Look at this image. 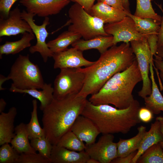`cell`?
<instances>
[{"mask_svg":"<svg viewBox=\"0 0 163 163\" xmlns=\"http://www.w3.org/2000/svg\"><path fill=\"white\" fill-rule=\"evenodd\" d=\"M136 59L130 43L113 46L101 54L94 64L80 68L85 78L83 88L77 96L87 97L97 93L112 76L127 69Z\"/></svg>","mask_w":163,"mask_h":163,"instance_id":"cell-1","label":"cell"},{"mask_svg":"<svg viewBox=\"0 0 163 163\" xmlns=\"http://www.w3.org/2000/svg\"><path fill=\"white\" fill-rule=\"evenodd\" d=\"M88 100L77 95L53 99L42 111V121L45 136L52 145H56L62 136L70 130L81 114Z\"/></svg>","mask_w":163,"mask_h":163,"instance_id":"cell-2","label":"cell"},{"mask_svg":"<svg viewBox=\"0 0 163 163\" xmlns=\"http://www.w3.org/2000/svg\"><path fill=\"white\" fill-rule=\"evenodd\" d=\"M140 108L139 102L135 99L124 109L108 104L95 105L88 100L81 115L90 119L102 134H125L141 122L138 115Z\"/></svg>","mask_w":163,"mask_h":163,"instance_id":"cell-3","label":"cell"},{"mask_svg":"<svg viewBox=\"0 0 163 163\" xmlns=\"http://www.w3.org/2000/svg\"><path fill=\"white\" fill-rule=\"evenodd\" d=\"M142 78L136 59L126 70L115 74L88 101L95 105L111 104L119 109L129 107L134 100V88Z\"/></svg>","mask_w":163,"mask_h":163,"instance_id":"cell-4","label":"cell"},{"mask_svg":"<svg viewBox=\"0 0 163 163\" xmlns=\"http://www.w3.org/2000/svg\"><path fill=\"white\" fill-rule=\"evenodd\" d=\"M10 79L13 82L11 86L20 90L42 89L45 83L38 66L30 60L28 54L18 56L7 77L0 75V90L5 89L2 84Z\"/></svg>","mask_w":163,"mask_h":163,"instance_id":"cell-5","label":"cell"},{"mask_svg":"<svg viewBox=\"0 0 163 163\" xmlns=\"http://www.w3.org/2000/svg\"><path fill=\"white\" fill-rule=\"evenodd\" d=\"M68 16L69 20L63 27L71 24L68 30L79 34L85 40L109 36L105 31L104 22L91 15L78 3H75L71 6Z\"/></svg>","mask_w":163,"mask_h":163,"instance_id":"cell-6","label":"cell"},{"mask_svg":"<svg viewBox=\"0 0 163 163\" xmlns=\"http://www.w3.org/2000/svg\"><path fill=\"white\" fill-rule=\"evenodd\" d=\"M85 78V75L80 68L60 69L54 82L53 98L61 99L77 95L83 88Z\"/></svg>","mask_w":163,"mask_h":163,"instance_id":"cell-7","label":"cell"},{"mask_svg":"<svg viewBox=\"0 0 163 163\" xmlns=\"http://www.w3.org/2000/svg\"><path fill=\"white\" fill-rule=\"evenodd\" d=\"M137 60L140 72L142 85L138 92L139 96L144 98L149 95L152 92V83L149 76L150 63L153 61L152 55L146 37L130 43Z\"/></svg>","mask_w":163,"mask_h":163,"instance_id":"cell-8","label":"cell"},{"mask_svg":"<svg viewBox=\"0 0 163 163\" xmlns=\"http://www.w3.org/2000/svg\"><path fill=\"white\" fill-rule=\"evenodd\" d=\"M104 29L108 35L113 36V45L121 42L129 43L146 37L138 31L133 20L128 16L120 21L106 24Z\"/></svg>","mask_w":163,"mask_h":163,"instance_id":"cell-9","label":"cell"},{"mask_svg":"<svg viewBox=\"0 0 163 163\" xmlns=\"http://www.w3.org/2000/svg\"><path fill=\"white\" fill-rule=\"evenodd\" d=\"M36 15L28 12L24 10L21 13L22 18L26 21L29 24L37 39L36 44L30 47L29 50L31 53H39L41 56L44 62H46L49 57H53V53L48 47L46 42V39L49 33L46 29V27L50 24L49 18H45L43 24L37 25L34 22V17Z\"/></svg>","mask_w":163,"mask_h":163,"instance_id":"cell-10","label":"cell"},{"mask_svg":"<svg viewBox=\"0 0 163 163\" xmlns=\"http://www.w3.org/2000/svg\"><path fill=\"white\" fill-rule=\"evenodd\" d=\"M113 134H104L96 142L86 145L85 151L90 158L100 163H110L117 157V143L113 142Z\"/></svg>","mask_w":163,"mask_h":163,"instance_id":"cell-11","label":"cell"},{"mask_svg":"<svg viewBox=\"0 0 163 163\" xmlns=\"http://www.w3.org/2000/svg\"><path fill=\"white\" fill-rule=\"evenodd\" d=\"M70 0H21L19 2L29 13L46 17L59 13Z\"/></svg>","mask_w":163,"mask_h":163,"instance_id":"cell-12","label":"cell"},{"mask_svg":"<svg viewBox=\"0 0 163 163\" xmlns=\"http://www.w3.org/2000/svg\"><path fill=\"white\" fill-rule=\"evenodd\" d=\"M53 57L55 69L87 67L95 62L86 59L83 56L82 51L73 47L64 51L54 53Z\"/></svg>","mask_w":163,"mask_h":163,"instance_id":"cell-13","label":"cell"},{"mask_svg":"<svg viewBox=\"0 0 163 163\" xmlns=\"http://www.w3.org/2000/svg\"><path fill=\"white\" fill-rule=\"evenodd\" d=\"M19 8L11 11L8 17L0 18V37L15 36L25 32L33 33L29 24L23 19Z\"/></svg>","mask_w":163,"mask_h":163,"instance_id":"cell-14","label":"cell"},{"mask_svg":"<svg viewBox=\"0 0 163 163\" xmlns=\"http://www.w3.org/2000/svg\"><path fill=\"white\" fill-rule=\"evenodd\" d=\"M70 130L86 145L95 142L97 136L101 133L94 123L89 118L80 115L76 118Z\"/></svg>","mask_w":163,"mask_h":163,"instance_id":"cell-15","label":"cell"},{"mask_svg":"<svg viewBox=\"0 0 163 163\" xmlns=\"http://www.w3.org/2000/svg\"><path fill=\"white\" fill-rule=\"evenodd\" d=\"M90 158L85 150L75 151L53 145L50 160L52 163H87Z\"/></svg>","mask_w":163,"mask_h":163,"instance_id":"cell-16","label":"cell"},{"mask_svg":"<svg viewBox=\"0 0 163 163\" xmlns=\"http://www.w3.org/2000/svg\"><path fill=\"white\" fill-rule=\"evenodd\" d=\"M102 20L104 24L120 21L127 15L125 11L118 9L100 2L93 6L89 13Z\"/></svg>","mask_w":163,"mask_h":163,"instance_id":"cell-17","label":"cell"},{"mask_svg":"<svg viewBox=\"0 0 163 163\" xmlns=\"http://www.w3.org/2000/svg\"><path fill=\"white\" fill-rule=\"evenodd\" d=\"M17 114L16 108L12 107L7 113L0 114V145L11 143L15 135L14 123Z\"/></svg>","mask_w":163,"mask_h":163,"instance_id":"cell-18","label":"cell"},{"mask_svg":"<svg viewBox=\"0 0 163 163\" xmlns=\"http://www.w3.org/2000/svg\"><path fill=\"white\" fill-rule=\"evenodd\" d=\"M163 140V136L160 130L159 122L156 120L155 122L151 124L149 130L146 132L131 163L137 162L139 158L146 150L154 145Z\"/></svg>","mask_w":163,"mask_h":163,"instance_id":"cell-19","label":"cell"},{"mask_svg":"<svg viewBox=\"0 0 163 163\" xmlns=\"http://www.w3.org/2000/svg\"><path fill=\"white\" fill-rule=\"evenodd\" d=\"M153 61L150 63V78L152 83V92L151 94L144 98L145 107L153 114H158L163 111V96L161 93L156 83L154 76L153 69Z\"/></svg>","mask_w":163,"mask_h":163,"instance_id":"cell-20","label":"cell"},{"mask_svg":"<svg viewBox=\"0 0 163 163\" xmlns=\"http://www.w3.org/2000/svg\"><path fill=\"white\" fill-rule=\"evenodd\" d=\"M113 39L112 35L99 36L88 40L80 39L71 45L82 51L91 49H96L101 54L113 45Z\"/></svg>","mask_w":163,"mask_h":163,"instance_id":"cell-21","label":"cell"},{"mask_svg":"<svg viewBox=\"0 0 163 163\" xmlns=\"http://www.w3.org/2000/svg\"><path fill=\"white\" fill-rule=\"evenodd\" d=\"M138 133L134 137L128 139L120 138L117 143V157H125L137 150L146 131L145 126H141L137 128Z\"/></svg>","mask_w":163,"mask_h":163,"instance_id":"cell-22","label":"cell"},{"mask_svg":"<svg viewBox=\"0 0 163 163\" xmlns=\"http://www.w3.org/2000/svg\"><path fill=\"white\" fill-rule=\"evenodd\" d=\"M42 89V91H38L35 88L20 90L11 86L9 90L13 92L27 94L38 99L40 103V108L43 111L53 100L54 89L51 84L46 83Z\"/></svg>","mask_w":163,"mask_h":163,"instance_id":"cell-23","label":"cell"},{"mask_svg":"<svg viewBox=\"0 0 163 163\" xmlns=\"http://www.w3.org/2000/svg\"><path fill=\"white\" fill-rule=\"evenodd\" d=\"M14 133L15 135L11 143L18 153H36L29 142L26 124L21 123L17 125L15 128Z\"/></svg>","mask_w":163,"mask_h":163,"instance_id":"cell-24","label":"cell"},{"mask_svg":"<svg viewBox=\"0 0 163 163\" xmlns=\"http://www.w3.org/2000/svg\"><path fill=\"white\" fill-rule=\"evenodd\" d=\"M33 33L26 32L23 34L21 38L15 41L5 42L0 46V58L1 59L3 54L14 55L25 49L30 47L31 41L34 39Z\"/></svg>","mask_w":163,"mask_h":163,"instance_id":"cell-25","label":"cell"},{"mask_svg":"<svg viewBox=\"0 0 163 163\" xmlns=\"http://www.w3.org/2000/svg\"><path fill=\"white\" fill-rule=\"evenodd\" d=\"M79 34L69 31H66L54 39L48 42L47 45L53 53L64 51L70 45L81 39Z\"/></svg>","mask_w":163,"mask_h":163,"instance_id":"cell-26","label":"cell"},{"mask_svg":"<svg viewBox=\"0 0 163 163\" xmlns=\"http://www.w3.org/2000/svg\"><path fill=\"white\" fill-rule=\"evenodd\" d=\"M124 11L126 15L133 20L138 31L140 33L146 37L152 34H158L161 22L150 18H142L132 14L126 10Z\"/></svg>","mask_w":163,"mask_h":163,"instance_id":"cell-27","label":"cell"},{"mask_svg":"<svg viewBox=\"0 0 163 163\" xmlns=\"http://www.w3.org/2000/svg\"><path fill=\"white\" fill-rule=\"evenodd\" d=\"M33 110L29 122L26 124L27 129L30 140L45 136L44 130L39 122L37 113V103L36 99L32 101Z\"/></svg>","mask_w":163,"mask_h":163,"instance_id":"cell-28","label":"cell"},{"mask_svg":"<svg viewBox=\"0 0 163 163\" xmlns=\"http://www.w3.org/2000/svg\"><path fill=\"white\" fill-rule=\"evenodd\" d=\"M56 145L77 152L84 151L86 147L83 142L71 130L62 136Z\"/></svg>","mask_w":163,"mask_h":163,"instance_id":"cell-29","label":"cell"},{"mask_svg":"<svg viewBox=\"0 0 163 163\" xmlns=\"http://www.w3.org/2000/svg\"><path fill=\"white\" fill-rule=\"evenodd\" d=\"M151 1V0H136V8L134 15L142 18H150L161 22V17L155 12Z\"/></svg>","mask_w":163,"mask_h":163,"instance_id":"cell-30","label":"cell"},{"mask_svg":"<svg viewBox=\"0 0 163 163\" xmlns=\"http://www.w3.org/2000/svg\"><path fill=\"white\" fill-rule=\"evenodd\" d=\"M137 162L139 163H163V149L158 143L146 150Z\"/></svg>","mask_w":163,"mask_h":163,"instance_id":"cell-31","label":"cell"},{"mask_svg":"<svg viewBox=\"0 0 163 163\" xmlns=\"http://www.w3.org/2000/svg\"><path fill=\"white\" fill-rule=\"evenodd\" d=\"M30 140L31 145L36 151H38L43 157L50 160L53 145L45 136L33 139Z\"/></svg>","mask_w":163,"mask_h":163,"instance_id":"cell-32","label":"cell"},{"mask_svg":"<svg viewBox=\"0 0 163 163\" xmlns=\"http://www.w3.org/2000/svg\"><path fill=\"white\" fill-rule=\"evenodd\" d=\"M9 143L1 145L0 148V163H16L20 154Z\"/></svg>","mask_w":163,"mask_h":163,"instance_id":"cell-33","label":"cell"},{"mask_svg":"<svg viewBox=\"0 0 163 163\" xmlns=\"http://www.w3.org/2000/svg\"><path fill=\"white\" fill-rule=\"evenodd\" d=\"M16 163H51L50 159L46 158L40 153H22L20 154Z\"/></svg>","mask_w":163,"mask_h":163,"instance_id":"cell-34","label":"cell"},{"mask_svg":"<svg viewBox=\"0 0 163 163\" xmlns=\"http://www.w3.org/2000/svg\"><path fill=\"white\" fill-rule=\"evenodd\" d=\"M18 0H0V18H7L9 15L11 9Z\"/></svg>","mask_w":163,"mask_h":163,"instance_id":"cell-35","label":"cell"},{"mask_svg":"<svg viewBox=\"0 0 163 163\" xmlns=\"http://www.w3.org/2000/svg\"><path fill=\"white\" fill-rule=\"evenodd\" d=\"M138 115L140 121L145 123L149 122L153 118V113L145 107L140 108Z\"/></svg>","mask_w":163,"mask_h":163,"instance_id":"cell-36","label":"cell"},{"mask_svg":"<svg viewBox=\"0 0 163 163\" xmlns=\"http://www.w3.org/2000/svg\"><path fill=\"white\" fill-rule=\"evenodd\" d=\"M152 55H156L158 49V34H153L148 35L146 37Z\"/></svg>","mask_w":163,"mask_h":163,"instance_id":"cell-37","label":"cell"},{"mask_svg":"<svg viewBox=\"0 0 163 163\" xmlns=\"http://www.w3.org/2000/svg\"><path fill=\"white\" fill-rule=\"evenodd\" d=\"M97 2H102L114 8L124 11L125 8L123 0H97Z\"/></svg>","mask_w":163,"mask_h":163,"instance_id":"cell-38","label":"cell"},{"mask_svg":"<svg viewBox=\"0 0 163 163\" xmlns=\"http://www.w3.org/2000/svg\"><path fill=\"white\" fill-rule=\"evenodd\" d=\"M136 151L129 155L123 157H117L111 163H131L132 161L137 152Z\"/></svg>","mask_w":163,"mask_h":163,"instance_id":"cell-39","label":"cell"},{"mask_svg":"<svg viewBox=\"0 0 163 163\" xmlns=\"http://www.w3.org/2000/svg\"><path fill=\"white\" fill-rule=\"evenodd\" d=\"M95 0H70L71 1L78 4L88 13L90 10Z\"/></svg>","mask_w":163,"mask_h":163,"instance_id":"cell-40","label":"cell"},{"mask_svg":"<svg viewBox=\"0 0 163 163\" xmlns=\"http://www.w3.org/2000/svg\"><path fill=\"white\" fill-rule=\"evenodd\" d=\"M155 57V58L153 60L155 67V68L159 71L160 80L163 83V61L157 55Z\"/></svg>","mask_w":163,"mask_h":163,"instance_id":"cell-41","label":"cell"},{"mask_svg":"<svg viewBox=\"0 0 163 163\" xmlns=\"http://www.w3.org/2000/svg\"><path fill=\"white\" fill-rule=\"evenodd\" d=\"M163 13V10L161 7L159 6ZM158 48L163 47V15L161 17V20L160 23L158 34Z\"/></svg>","mask_w":163,"mask_h":163,"instance_id":"cell-42","label":"cell"},{"mask_svg":"<svg viewBox=\"0 0 163 163\" xmlns=\"http://www.w3.org/2000/svg\"><path fill=\"white\" fill-rule=\"evenodd\" d=\"M156 120H158L159 122L160 130L163 136V116L158 117L156 118ZM159 143L163 149V140Z\"/></svg>","mask_w":163,"mask_h":163,"instance_id":"cell-43","label":"cell"},{"mask_svg":"<svg viewBox=\"0 0 163 163\" xmlns=\"http://www.w3.org/2000/svg\"><path fill=\"white\" fill-rule=\"evenodd\" d=\"M6 105V103L2 98L0 99V113L3 112Z\"/></svg>","mask_w":163,"mask_h":163,"instance_id":"cell-44","label":"cell"},{"mask_svg":"<svg viewBox=\"0 0 163 163\" xmlns=\"http://www.w3.org/2000/svg\"><path fill=\"white\" fill-rule=\"evenodd\" d=\"M156 55L163 61V47L158 48Z\"/></svg>","mask_w":163,"mask_h":163,"instance_id":"cell-45","label":"cell"},{"mask_svg":"<svg viewBox=\"0 0 163 163\" xmlns=\"http://www.w3.org/2000/svg\"><path fill=\"white\" fill-rule=\"evenodd\" d=\"M124 7L125 9L130 12L129 9V0H123Z\"/></svg>","mask_w":163,"mask_h":163,"instance_id":"cell-46","label":"cell"},{"mask_svg":"<svg viewBox=\"0 0 163 163\" xmlns=\"http://www.w3.org/2000/svg\"><path fill=\"white\" fill-rule=\"evenodd\" d=\"M87 163H100V162L97 160L90 158L88 160Z\"/></svg>","mask_w":163,"mask_h":163,"instance_id":"cell-47","label":"cell"},{"mask_svg":"<svg viewBox=\"0 0 163 163\" xmlns=\"http://www.w3.org/2000/svg\"><path fill=\"white\" fill-rule=\"evenodd\" d=\"M152 0H151V1H152Z\"/></svg>","mask_w":163,"mask_h":163,"instance_id":"cell-48","label":"cell"}]
</instances>
